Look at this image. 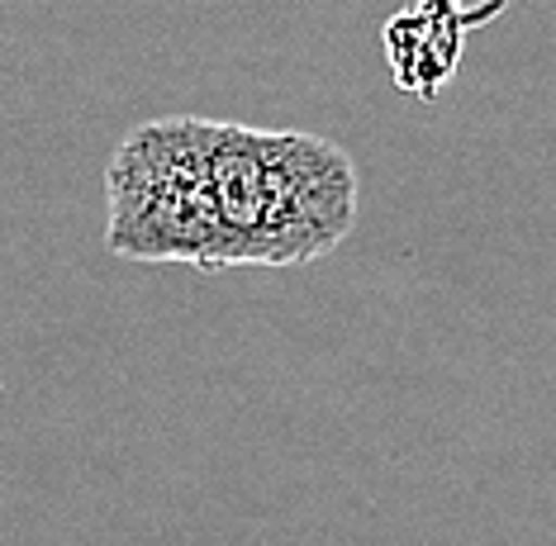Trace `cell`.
I'll return each mask as SVG.
<instances>
[{
    "instance_id": "6da1fadb",
    "label": "cell",
    "mask_w": 556,
    "mask_h": 546,
    "mask_svg": "<svg viewBox=\"0 0 556 546\" xmlns=\"http://www.w3.org/2000/svg\"><path fill=\"white\" fill-rule=\"evenodd\" d=\"M210 176L219 219L210 271L319 262L357 224L362 176L333 138L210 119Z\"/></svg>"
},
{
    "instance_id": "7a4b0ae2",
    "label": "cell",
    "mask_w": 556,
    "mask_h": 546,
    "mask_svg": "<svg viewBox=\"0 0 556 546\" xmlns=\"http://www.w3.org/2000/svg\"><path fill=\"white\" fill-rule=\"evenodd\" d=\"M105 247L129 262H214L210 119L172 114L124 134L105 172Z\"/></svg>"
}]
</instances>
